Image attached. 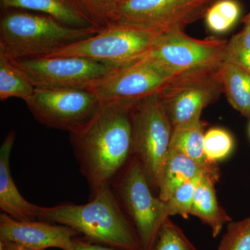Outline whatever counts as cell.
I'll return each instance as SVG.
<instances>
[{
	"mask_svg": "<svg viewBox=\"0 0 250 250\" xmlns=\"http://www.w3.org/2000/svg\"><path fill=\"white\" fill-rule=\"evenodd\" d=\"M139 102V101H138ZM137 102H104L70 141L90 197L112 186L132 159V110Z\"/></svg>",
	"mask_w": 250,
	"mask_h": 250,
	"instance_id": "6da1fadb",
	"label": "cell"
},
{
	"mask_svg": "<svg viewBox=\"0 0 250 250\" xmlns=\"http://www.w3.org/2000/svg\"><path fill=\"white\" fill-rule=\"evenodd\" d=\"M37 218L65 225L93 243L119 250H143L136 229L112 186L99 190L84 205L65 202L38 206Z\"/></svg>",
	"mask_w": 250,
	"mask_h": 250,
	"instance_id": "7a4b0ae2",
	"label": "cell"
},
{
	"mask_svg": "<svg viewBox=\"0 0 250 250\" xmlns=\"http://www.w3.org/2000/svg\"><path fill=\"white\" fill-rule=\"evenodd\" d=\"M102 28L78 29L40 13L1 10L0 54L11 59L45 57L61 47L93 36Z\"/></svg>",
	"mask_w": 250,
	"mask_h": 250,
	"instance_id": "3957f363",
	"label": "cell"
},
{
	"mask_svg": "<svg viewBox=\"0 0 250 250\" xmlns=\"http://www.w3.org/2000/svg\"><path fill=\"white\" fill-rule=\"evenodd\" d=\"M164 31L109 23L93 36L61 47L45 57H83L121 66L147 54Z\"/></svg>",
	"mask_w": 250,
	"mask_h": 250,
	"instance_id": "277c9868",
	"label": "cell"
},
{
	"mask_svg": "<svg viewBox=\"0 0 250 250\" xmlns=\"http://www.w3.org/2000/svg\"><path fill=\"white\" fill-rule=\"evenodd\" d=\"M131 120L132 156L141 163L152 189H158L173 130L158 94L137 102Z\"/></svg>",
	"mask_w": 250,
	"mask_h": 250,
	"instance_id": "5b68a950",
	"label": "cell"
},
{
	"mask_svg": "<svg viewBox=\"0 0 250 250\" xmlns=\"http://www.w3.org/2000/svg\"><path fill=\"white\" fill-rule=\"evenodd\" d=\"M112 187L136 229L143 250H152L161 227L170 215L166 202L153 195L136 157L133 156Z\"/></svg>",
	"mask_w": 250,
	"mask_h": 250,
	"instance_id": "8992f818",
	"label": "cell"
},
{
	"mask_svg": "<svg viewBox=\"0 0 250 250\" xmlns=\"http://www.w3.org/2000/svg\"><path fill=\"white\" fill-rule=\"evenodd\" d=\"M36 121L47 127L75 132L95 116L103 102L88 88H36L25 102Z\"/></svg>",
	"mask_w": 250,
	"mask_h": 250,
	"instance_id": "52a82bcc",
	"label": "cell"
},
{
	"mask_svg": "<svg viewBox=\"0 0 250 250\" xmlns=\"http://www.w3.org/2000/svg\"><path fill=\"white\" fill-rule=\"evenodd\" d=\"M183 29L173 27L161 33L144 57L173 76L219 66L223 62L228 41L215 38L193 39Z\"/></svg>",
	"mask_w": 250,
	"mask_h": 250,
	"instance_id": "ba28073f",
	"label": "cell"
},
{
	"mask_svg": "<svg viewBox=\"0 0 250 250\" xmlns=\"http://www.w3.org/2000/svg\"><path fill=\"white\" fill-rule=\"evenodd\" d=\"M220 65L175 75L159 92L172 127L200 121L202 111L223 93Z\"/></svg>",
	"mask_w": 250,
	"mask_h": 250,
	"instance_id": "9c48e42d",
	"label": "cell"
},
{
	"mask_svg": "<svg viewBox=\"0 0 250 250\" xmlns=\"http://www.w3.org/2000/svg\"><path fill=\"white\" fill-rule=\"evenodd\" d=\"M216 0H121L108 24L167 30L184 28L202 16Z\"/></svg>",
	"mask_w": 250,
	"mask_h": 250,
	"instance_id": "30bf717a",
	"label": "cell"
},
{
	"mask_svg": "<svg viewBox=\"0 0 250 250\" xmlns=\"http://www.w3.org/2000/svg\"><path fill=\"white\" fill-rule=\"evenodd\" d=\"M11 61L35 88H83L116 67L77 57H38Z\"/></svg>",
	"mask_w": 250,
	"mask_h": 250,
	"instance_id": "8fae6325",
	"label": "cell"
},
{
	"mask_svg": "<svg viewBox=\"0 0 250 250\" xmlns=\"http://www.w3.org/2000/svg\"><path fill=\"white\" fill-rule=\"evenodd\" d=\"M143 56L116 67L104 76L85 86L104 102H138L159 94L174 77Z\"/></svg>",
	"mask_w": 250,
	"mask_h": 250,
	"instance_id": "7c38bea8",
	"label": "cell"
},
{
	"mask_svg": "<svg viewBox=\"0 0 250 250\" xmlns=\"http://www.w3.org/2000/svg\"><path fill=\"white\" fill-rule=\"evenodd\" d=\"M79 233L65 225L47 221L20 220L0 214V242L12 243L29 250L59 248L70 250Z\"/></svg>",
	"mask_w": 250,
	"mask_h": 250,
	"instance_id": "4fadbf2b",
	"label": "cell"
},
{
	"mask_svg": "<svg viewBox=\"0 0 250 250\" xmlns=\"http://www.w3.org/2000/svg\"><path fill=\"white\" fill-rule=\"evenodd\" d=\"M1 9H21L51 16L68 27L78 29L99 25L78 0H0Z\"/></svg>",
	"mask_w": 250,
	"mask_h": 250,
	"instance_id": "5bb4252c",
	"label": "cell"
},
{
	"mask_svg": "<svg viewBox=\"0 0 250 250\" xmlns=\"http://www.w3.org/2000/svg\"><path fill=\"white\" fill-rule=\"evenodd\" d=\"M16 137V131H9L0 148V208L2 213L18 220H35L38 205L22 197L11 173L10 155Z\"/></svg>",
	"mask_w": 250,
	"mask_h": 250,
	"instance_id": "9a60e30c",
	"label": "cell"
},
{
	"mask_svg": "<svg viewBox=\"0 0 250 250\" xmlns=\"http://www.w3.org/2000/svg\"><path fill=\"white\" fill-rule=\"evenodd\" d=\"M205 127L206 123L201 120L173 127L170 149L182 153L196 163L217 183L220 171L217 163L210 161L206 154L204 144Z\"/></svg>",
	"mask_w": 250,
	"mask_h": 250,
	"instance_id": "2e32d148",
	"label": "cell"
},
{
	"mask_svg": "<svg viewBox=\"0 0 250 250\" xmlns=\"http://www.w3.org/2000/svg\"><path fill=\"white\" fill-rule=\"evenodd\" d=\"M215 184L208 174L202 176L195 190L190 213L210 227L214 238L220 234L225 224L231 221V217L219 205Z\"/></svg>",
	"mask_w": 250,
	"mask_h": 250,
	"instance_id": "e0dca14e",
	"label": "cell"
},
{
	"mask_svg": "<svg viewBox=\"0 0 250 250\" xmlns=\"http://www.w3.org/2000/svg\"><path fill=\"white\" fill-rule=\"evenodd\" d=\"M203 174H208L182 153L169 149L159 179V198L167 202L182 184Z\"/></svg>",
	"mask_w": 250,
	"mask_h": 250,
	"instance_id": "ac0fdd59",
	"label": "cell"
},
{
	"mask_svg": "<svg viewBox=\"0 0 250 250\" xmlns=\"http://www.w3.org/2000/svg\"><path fill=\"white\" fill-rule=\"evenodd\" d=\"M219 73L229 103L242 116L250 120V75L239 67L223 62Z\"/></svg>",
	"mask_w": 250,
	"mask_h": 250,
	"instance_id": "d6986e66",
	"label": "cell"
},
{
	"mask_svg": "<svg viewBox=\"0 0 250 250\" xmlns=\"http://www.w3.org/2000/svg\"><path fill=\"white\" fill-rule=\"evenodd\" d=\"M35 86L11 62L0 54V100L20 98L27 101L35 90Z\"/></svg>",
	"mask_w": 250,
	"mask_h": 250,
	"instance_id": "ffe728a7",
	"label": "cell"
},
{
	"mask_svg": "<svg viewBox=\"0 0 250 250\" xmlns=\"http://www.w3.org/2000/svg\"><path fill=\"white\" fill-rule=\"evenodd\" d=\"M241 16V5L237 0H216L208 6L204 18L207 29L220 34L231 30Z\"/></svg>",
	"mask_w": 250,
	"mask_h": 250,
	"instance_id": "44dd1931",
	"label": "cell"
},
{
	"mask_svg": "<svg viewBox=\"0 0 250 250\" xmlns=\"http://www.w3.org/2000/svg\"><path fill=\"white\" fill-rule=\"evenodd\" d=\"M223 62L239 67L250 75V27L245 25L238 34L228 41Z\"/></svg>",
	"mask_w": 250,
	"mask_h": 250,
	"instance_id": "7402d4cb",
	"label": "cell"
},
{
	"mask_svg": "<svg viewBox=\"0 0 250 250\" xmlns=\"http://www.w3.org/2000/svg\"><path fill=\"white\" fill-rule=\"evenodd\" d=\"M205 149L207 157L212 162L228 157L234 148L232 135L223 128L213 127L205 134Z\"/></svg>",
	"mask_w": 250,
	"mask_h": 250,
	"instance_id": "603a6c76",
	"label": "cell"
},
{
	"mask_svg": "<svg viewBox=\"0 0 250 250\" xmlns=\"http://www.w3.org/2000/svg\"><path fill=\"white\" fill-rule=\"evenodd\" d=\"M152 250H198L170 218L158 233Z\"/></svg>",
	"mask_w": 250,
	"mask_h": 250,
	"instance_id": "cb8c5ba5",
	"label": "cell"
},
{
	"mask_svg": "<svg viewBox=\"0 0 250 250\" xmlns=\"http://www.w3.org/2000/svg\"><path fill=\"white\" fill-rule=\"evenodd\" d=\"M203 175L184 182L175 190L170 198L166 202L170 216L179 215L184 219L188 218L195 190Z\"/></svg>",
	"mask_w": 250,
	"mask_h": 250,
	"instance_id": "d4e9b609",
	"label": "cell"
},
{
	"mask_svg": "<svg viewBox=\"0 0 250 250\" xmlns=\"http://www.w3.org/2000/svg\"><path fill=\"white\" fill-rule=\"evenodd\" d=\"M218 250H250V218L229 223Z\"/></svg>",
	"mask_w": 250,
	"mask_h": 250,
	"instance_id": "484cf974",
	"label": "cell"
},
{
	"mask_svg": "<svg viewBox=\"0 0 250 250\" xmlns=\"http://www.w3.org/2000/svg\"><path fill=\"white\" fill-rule=\"evenodd\" d=\"M99 25L108 24L110 16L121 0H78Z\"/></svg>",
	"mask_w": 250,
	"mask_h": 250,
	"instance_id": "4316f807",
	"label": "cell"
},
{
	"mask_svg": "<svg viewBox=\"0 0 250 250\" xmlns=\"http://www.w3.org/2000/svg\"><path fill=\"white\" fill-rule=\"evenodd\" d=\"M70 250H119L103 245L98 244L88 241L84 238L75 237L72 241Z\"/></svg>",
	"mask_w": 250,
	"mask_h": 250,
	"instance_id": "83f0119b",
	"label": "cell"
},
{
	"mask_svg": "<svg viewBox=\"0 0 250 250\" xmlns=\"http://www.w3.org/2000/svg\"><path fill=\"white\" fill-rule=\"evenodd\" d=\"M0 250H29L22 247L12 244V243L0 242Z\"/></svg>",
	"mask_w": 250,
	"mask_h": 250,
	"instance_id": "f1b7e54d",
	"label": "cell"
},
{
	"mask_svg": "<svg viewBox=\"0 0 250 250\" xmlns=\"http://www.w3.org/2000/svg\"><path fill=\"white\" fill-rule=\"evenodd\" d=\"M243 22L244 23L245 25L250 26V12L245 16L243 19Z\"/></svg>",
	"mask_w": 250,
	"mask_h": 250,
	"instance_id": "f546056e",
	"label": "cell"
},
{
	"mask_svg": "<svg viewBox=\"0 0 250 250\" xmlns=\"http://www.w3.org/2000/svg\"><path fill=\"white\" fill-rule=\"evenodd\" d=\"M249 131H250V129H249Z\"/></svg>",
	"mask_w": 250,
	"mask_h": 250,
	"instance_id": "4dcf8cb0",
	"label": "cell"
}]
</instances>
